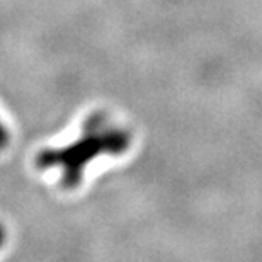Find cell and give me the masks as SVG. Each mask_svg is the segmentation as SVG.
Masks as SVG:
<instances>
[{
    "instance_id": "1",
    "label": "cell",
    "mask_w": 262,
    "mask_h": 262,
    "mask_svg": "<svg viewBox=\"0 0 262 262\" xmlns=\"http://www.w3.org/2000/svg\"><path fill=\"white\" fill-rule=\"evenodd\" d=\"M101 116H94L85 124V135L75 143L63 148L43 150L36 157L38 169H51L61 165L63 176L61 184L67 189H73L80 184L87 164L101 154L121 155L129 146V133L121 129H101Z\"/></svg>"
},
{
    "instance_id": "2",
    "label": "cell",
    "mask_w": 262,
    "mask_h": 262,
    "mask_svg": "<svg viewBox=\"0 0 262 262\" xmlns=\"http://www.w3.org/2000/svg\"><path fill=\"white\" fill-rule=\"evenodd\" d=\"M9 141H10L9 131H7V129H5V126H4V124H2V123H0V150L7 148Z\"/></svg>"
},
{
    "instance_id": "3",
    "label": "cell",
    "mask_w": 262,
    "mask_h": 262,
    "mask_svg": "<svg viewBox=\"0 0 262 262\" xmlns=\"http://www.w3.org/2000/svg\"><path fill=\"white\" fill-rule=\"evenodd\" d=\"M4 240H5V232H4V228L0 227V244H4Z\"/></svg>"
}]
</instances>
